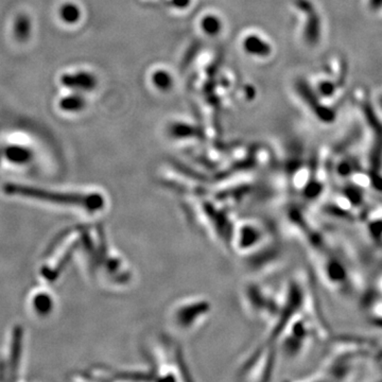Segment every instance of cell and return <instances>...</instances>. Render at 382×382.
<instances>
[{"mask_svg":"<svg viewBox=\"0 0 382 382\" xmlns=\"http://www.w3.org/2000/svg\"><path fill=\"white\" fill-rule=\"evenodd\" d=\"M329 354L324 368L319 374L321 380H361L368 370V361L377 355L368 343H339Z\"/></svg>","mask_w":382,"mask_h":382,"instance_id":"obj_1","label":"cell"},{"mask_svg":"<svg viewBox=\"0 0 382 382\" xmlns=\"http://www.w3.org/2000/svg\"><path fill=\"white\" fill-rule=\"evenodd\" d=\"M245 50L249 54H255V56H266L269 52V45L266 43L261 42L258 38H251L245 41Z\"/></svg>","mask_w":382,"mask_h":382,"instance_id":"obj_2","label":"cell"},{"mask_svg":"<svg viewBox=\"0 0 382 382\" xmlns=\"http://www.w3.org/2000/svg\"><path fill=\"white\" fill-rule=\"evenodd\" d=\"M203 31L208 35H216L219 32L221 26L220 21L216 16H205L201 23Z\"/></svg>","mask_w":382,"mask_h":382,"instance_id":"obj_3","label":"cell"},{"mask_svg":"<svg viewBox=\"0 0 382 382\" xmlns=\"http://www.w3.org/2000/svg\"><path fill=\"white\" fill-rule=\"evenodd\" d=\"M153 82L155 87L157 89H161V91H165V89H170L171 85V77L166 71H159V73L155 74L153 77Z\"/></svg>","mask_w":382,"mask_h":382,"instance_id":"obj_4","label":"cell"},{"mask_svg":"<svg viewBox=\"0 0 382 382\" xmlns=\"http://www.w3.org/2000/svg\"><path fill=\"white\" fill-rule=\"evenodd\" d=\"M62 15H63V19L67 21H75L79 19V11H78V8L74 7V5H66L63 8Z\"/></svg>","mask_w":382,"mask_h":382,"instance_id":"obj_5","label":"cell"},{"mask_svg":"<svg viewBox=\"0 0 382 382\" xmlns=\"http://www.w3.org/2000/svg\"><path fill=\"white\" fill-rule=\"evenodd\" d=\"M366 8L375 15L382 16V0H366Z\"/></svg>","mask_w":382,"mask_h":382,"instance_id":"obj_6","label":"cell"},{"mask_svg":"<svg viewBox=\"0 0 382 382\" xmlns=\"http://www.w3.org/2000/svg\"><path fill=\"white\" fill-rule=\"evenodd\" d=\"M81 101L79 100V99H66L65 101H64V104H66V107H67V109H70V107L74 106L75 107H79L80 105H81Z\"/></svg>","mask_w":382,"mask_h":382,"instance_id":"obj_7","label":"cell"},{"mask_svg":"<svg viewBox=\"0 0 382 382\" xmlns=\"http://www.w3.org/2000/svg\"><path fill=\"white\" fill-rule=\"evenodd\" d=\"M375 101H376V106H375L376 110L379 111V112L382 113V91H380V93H378Z\"/></svg>","mask_w":382,"mask_h":382,"instance_id":"obj_8","label":"cell"},{"mask_svg":"<svg viewBox=\"0 0 382 382\" xmlns=\"http://www.w3.org/2000/svg\"><path fill=\"white\" fill-rule=\"evenodd\" d=\"M377 366L381 368L382 371V352H380L379 354H377Z\"/></svg>","mask_w":382,"mask_h":382,"instance_id":"obj_9","label":"cell"}]
</instances>
